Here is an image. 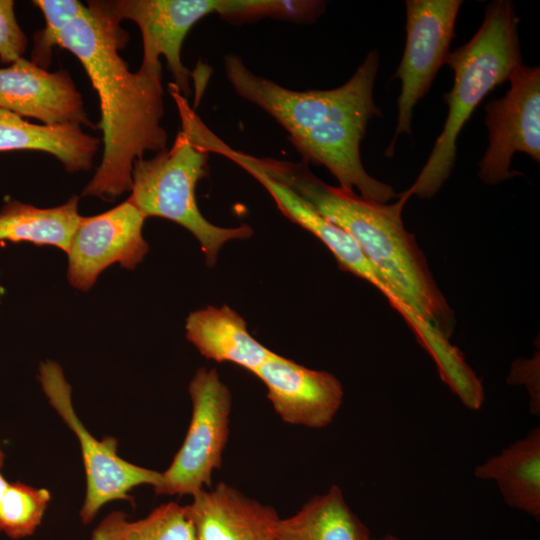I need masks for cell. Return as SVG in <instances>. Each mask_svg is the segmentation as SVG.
<instances>
[{"mask_svg":"<svg viewBox=\"0 0 540 540\" xmlns=\"http://www.w3.org/2000/svg\"><path fill=\"white\" fill-rule=\"evenodd\" d=\"M85 12L60 33L58 46L82 64L98 94L103 153L82 196L111 201L131 191L135 161L146 152L167 149L162 65H140L131 72L119 55L128 34L107 1H89Z\"/></svg>","mask_w":540,"mask_h":540,"instance_id":"cell-1","label":"cell"},{"mask_svg":"<svg viewBox=\"0 0 540 540\" xmlns=\"http://www.w3.org/2000/svg\"><path fill=\"white\" fill-rule=\"evenodd\" d=\"M258 166L285 184L324 218L346 231L381 272L401 305V315L417 342L435 363L454 352L449 339L455 316L433 279L414 235L402 221L408 197L402 193L393 204L368 200L355 191L333 187L316 177L304 161L257 158Z\"/></svg>","mask_w":540,"mask_h":540,"instance_id":"cell-2","label":"cell"},{"mask_svg":"<svg viewBox=\"0 0 540 540\" xmlns=\"http://www.w3.org/2000/svg\"><path fill=\"white\" fill-rule=\"evenodd\" d=\"M446 64L454 72L453 87L443 96L447 118L419 176L403 192L407 197L430 198L441 188L454 167L462 128L483 98L522 64L518 17L512 3L498 0L489 4L478 31L450 52Z\"/></svg>","mask_w":540,"mask_h":540,"instance_id":"cell-3","label":"cell"},{"mask_svg":"<svg viewBox=\"0 0 540 540\" xmlns=\"http://www.w3.org/2000/svg\"><path fill=\"white\" fill-rule=\"evenodd\" d=\"M209 153L179 131L170 149L150 159L135 161L128 200L146 217L173 221L198 240L208 267H213L221 247L231 240L248 239L251 226L225 228L209 222L196 201V185L207 175Z\"/></svg>","mask_w":540,"mask_h":540,"instance_id":"cell-4","label":"cell"},{"mask_svg":"<svg viewBox=\"0 0 540 540\" xmlns=\"http://www.w3.org/2000/svg\"><path fill=\"white\" fill-rule=\"evenodd\" d=\"M223 63L234 91L267 112L289 135L326 122L368 123L381 116L373 100L377 51L368 53L345 84L331 90H290L253 73L237 54H227Z\"/></svg>","mask_w":540,"mask_h":540,"instance_id":"cell-5","label":"cell"},{"mask_svg":"<svg viewBox=\"0 0 540 540\" xmlns=\"http://www.w3.org/2000/svg\"><path fill=\"white\" fill-rule=\"evenodd\" d=\"M112 15L134 22L142 36L141 65L166 59L174 85L186 98L190 93L189 69L182 63L181 49L193 25L210 14L230 20L274 17L276 0H119L107 1Z\"/></svg>","mask_w":540,"mask_h":540,"instance_id":"cell-6","label":"cell"},{"mask_svg":"<svg viewBox=\"0 0 540 540\" xmlns=\"http://www.w3.org/2000/svg\"><path fill=\"white\" fill-rule=\"evenodd\" d=\"M188 392L192 416L184 441L170 466L161 472L156 495L193 496L212 486V473L220 469L229 435L231 392L215 368H199Z\"/></svg>","mask_w":540,"mask_h":540,"instance_id":"cell-7","label":"cell"},{"mask_svg":"<svg viewBox=\"0 0 540 540\" xmlns=\"http://www.w3.org/2000/svg\"><path fill=\"white\" fill-rule=\"evenodd\" d=\"M38 379L50 405L76 435L86 476V494L80 509L83 524L90 523L100 509L114 500L132 501L129 492L139 485L156 487L161 472L128 462L118 454L117 440L95 438L84 426L72 404V389L61 366L46 360L39 366Z\"/></svg>","mask_w":540,"mask_h":540,"instance_id":"cell-8","label":"cell"},{"mask_svg":"<svg viewBox=\"0 0 540 540\" xmlns=\"http://www.w3.org/2000/svg\"><path fill=\"white\" fill-rule=\"evenodd\" d=\"M461 0L406 1V43L393 79L401 81L398 119L386 156L393 155L397 137L411 134L413 109L424 97L438 70L447 62Z\"/></svg>","mask_w":540,"mask_h":540,"instance_id":"cell-9","label":"cell"},{"mask_svg":"<svg viewBox=\"0 0 540 540\" xmlns=\"http://www.w3.org/2000/svg\"><path fill=\"white\" fill-rule=\"evenodd\" d=\"M508 80L505 96L485 106L488 147L478 175L487 184L519 175L510 171L515 152L540 160V69L520 64Z\"/></svg>","mask_w":540,"mask_h":540,"instance_id":"cell-10","label":"cell"},{"mask_svg":"<svg viewBox=\"0 0 540 540\" xmlns=\"http://www.w3.org/2000/svg\"><path fill=\"white\" fill-rule=\"evenodd\" d=\"M146 218L128 199L98 215L81 216L67 252L70 285L88 291L110 265L132 270L141 263L149 251L142 234Z\"/></svg>","mask_w":540,"mask_h":540,"instance_id":"cell-11","label":"cell"},{"mask_svg":"<svg viewBox=\"0 0 540 540\" xmlns=\"http://www.w3.org/2000/svg\"><path fill=\"white\" fill-rule=\"evenodd\" d=\"M212 152L232 160L252 175L272 196L284 216L321 240L331 251L342 270L371 283L401 314V305L385 278L346 231L324 218L288 186L268 176L257 165L255 156L235 150L221 139L214 142Z\"/></svg>","mask_w":540,"mask_h":540,"instance_id":"cell-12","label":"cell"},{"mask_svg":"<svg viewBox=\"0 0 540 540\" xmlns=\"http://www.w3.org/2000/svg\"><path fill=\"white\" fill-rule=\"evenodd\" d=\"M253 374L265 384L275 412L287 424L324 428L343 402V387L336 376L274 352Z\"/></svg>","mask_w":540,"mask_h":540,"instance_id":"cell-13","label":"cell"},{"mask_svg":"<svg viewBox=\"0 0 540 540\" xmlns=\"http://www.w3.org/2000/svg\"><path fill=\"white\" fill-rule=\"evenodd\" d=\"M0 108L46 126H91L69 73L49 72L23 57L0 68Z\"/></svg>","mask_w":540,"mask_h":540,"instance_id":"cell-14","label":"cell"},{"mask_svg":"<svg viewBox=\"0 0 540 540\" xmlns=\"http://www.w3.org/2000/svg\"><path fill=\"white\" fill-rule=\"evenodd\" d=\"M368 123L326 122L289 135V140L307 164L325 166L338 180L340 188L354 191L378 203L399 197L394 189L371 177L360 157V143Z\"/></svg>","mask_w":540,"mask_h":540,"instance_id":"cell-15","label":"cell"},{"mask_svg":"<svg viewBox=\"0 0 540 540\" xmlns=\"http://www.w3.org/2000/svg\"><path fill=\"white\" fill-rule=\"evenodd\" d=\"M195 540H275L277 511L219 482L186 505Z\"/></svg>","mask_w":540,"mask_h":540,"instance_id":"cell-16","label":"cell"},{"mask_svg":"<svg viewBox=\"0 0 540 540\" xmlns=\"http://www.w3.org/2000/svg\"><path fill=\"white\" fill-rule=\"evenodd\" d=\"M185 330L188 341L205 358L233 363L252 374L273 354L249 333L242 316L227 305L191 312Z\"/></svg>","mask_w":540,"mask_h":540,"instance_id":"cell-17","label":"cell"},{"mask_svg":"<svg viewBox=\"0 0 540 540\" xmlns=\"http://www.w3.org/2000/svg\"><path fill=\"white\" fill-rule=\"evenodd\" d=\"M100 144L101 139L83 132L81 126L33 124L0 108V151L46 152L75 173L91 169Z\"/></svg>","mask_w":540,"mask_h":540,"instance_id":"cell-18","label":"cell"},{"mask_svg":"<svg viewBox=\"0 0 540 540\" xmlns=\"http://www.w3.org/2000/svg\"><path fill=\"white\" fill-rule=\"evenodd\" d=\"M474 475L497 483L505 502L540 518V428L479 464Z\"/></svg>","mask_w":540,"mask_h":540,"instance_id":"cell-19","label":"cell"},{"mask_svg":"<svg viewBox=\"0 0 540 540\" xmlns=\"http://www.w3.org/2000/svg\"><path fill=\"white\" fill-rule=\"evenodd\" d=\"M369 529L332 485L310 498L295 514L280 518L275 540H373Z\"/></svg>","mask_w":540,"mask_h":540,"instance_id":"cell-20","label":"cell"},{"mask_svg":"<svg viewBox=\"0 0 540 540\" xmlns=\"http://www.w3.org/2000/svg\"><path fill=\"white\" fill-rule=\"evenodd\" d=\"M80 219L77 196L52 208L10 200L0 210V241L54 246L67 253Z\"/></svg>","mask_w":540,"mask_h":540,"instance_id":"cell-21","label":"cell"},{"mask_svg":"<svg viewBox=\"0 0 540 540\" xmlns=\"http://www.w3.org/2000/svg\"><path fill=\"white\" fill-rule=\"evenodd\" d=\"M90 540H195V535L186 506L169 502L138 520L113 511L93 529Z\"/></svg>","mask_w":540,"mask_h":540,"instance_id":"cell-22","label":"cell"},{"mask_svg":"<svg viewBox=\"0 0 540 540\" xmlns=\"http://www.w3.org/2000/svg\"><path fill=\"white\" fill-rule=\"evenodd\" d=\"M50 500L51 494L45 488L9 482L0 500V533L15 540L33 535Z\"/></svg>","mask_w":540,"mask_h":540,"instance_id":"cell-23","label":"cell"},{"mask_svg":"<svg viewBox=\"0 0 540 540\" xmlns=\"http://www.w3.org/2000/svg\"><path fill=\"white\" fill-rule=\"evenodd\" d=\"M33 4L44 15L45 27L33 36L31 61L47 69L51 62L52 50L58 46L60 33L85 12L86 6L77 0H36Z\"/></svg>","mask_w":540,"mask_h":540,"instance_id":"cell-24","label":"cell"},{"mask_svg":"<svg viewBox=\"0 0 540 540\" xmlns=\"http://www.w3.org/2000/svg\"><path fill=\"white\" fill-rule=\"evenodd\" d=\"M12 0H0V60L2 63H13L22 58L27 37L20 28L14 12Z\"/></svg>","mask_w":540,"mask_h":540,"instance_id":"cell-25","label":"cell"},{"mask_svg":"<svg viewBox=\"0 0 540 540\" xmlns=\"http://www.w3.org/2000/svg\"><path fill=\"white\" fill-rule=\"evenodd\" d=\"M511 384H523L528 390L529 411L533 416L540 415L539 355L532 359H519L511 367Z\"/></svg>","mask_w":540,"mask_h":540,"instance_id":"cell-26","label":"cell"},{"mask_svg":"<svg viewBox=\"0 0 540 540\" xmlns=\"http://www.w3.org/2000/svg\"><path fill=\"white\" fill-rule=\"evenodd\" d=\"M4 462H5V452L0 446V500L9 485V482L6 480V478L4 477L1 471L4 465Z\"/></svg>","mask_w":540,"mask_h":540,"instance_id":"cell-27","label":"cell"},{"mask_svg":"<svg viewBox=\"0 0 540 540\" xmlns=\"http://www.w3.org/2000/svg\"><path fill=\"white\" fill-rule=\"evenodd\" d=\"M373 540H401L400 538L396 537L395 535L387 534L381 538L373 539Z\"/></svg>","mask_w":540,"mask_h":540,"instance_id":"cell-28","label":"cell"}]
</instances>
